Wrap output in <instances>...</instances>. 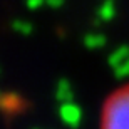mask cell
Wrapping results in <instances>:
<instances>
[{
	"instance_id": "1",
	"label": "cell",
	"mask_w": 129,
	"mask_h": 129,
	"mask_svg": "<svg viewBox=\"0 0 129 129\" xmlns=\"http://www.w3.org/2000/svg\"><path fill=\"white\" fill-rule=\"evenodd\" d=\"M102 129H129V87L116 92L107 101Z\"/></svg>"
},
{
	"instance_id": "2",
	"label": "cell",
	"mask_w": 129,
	"mask_h": 129,
	"mask_svg": "<svg viewBox=\"0 0 129 129\" xmlns=\"http://www.w3.org/2000/svg\"><path fill=\"white\" fill-rule=\"evenodd\" d=\"M109 64L114 69L117 77L129 76V47H122L119 50H116L109 57Z\"/></svg>"
},
{
	"instance_id": "3",
	"label": "cell",
	"mask_w": 129,
	"mask_h": 129,
	"mask_svg": "<svg viewBox=\"0 0 129 129\" xmlns=\"http://www.w3.org/2000/svg\"><path fill=\"white\" fill-rule=\"evenodd\" d=\"M60 116H62V121L66 124L77 126L79 121H81V109H79L72 101L62 102V106H60Z\"/></svg>"
},
{
	"instance_id": "4",
	"label": "cell",
	"mask_w": 129,
	"mask_h": 129,
	"mask_svg": "<svg viewBox=\"0 0 129 129\" xmlns=\"http://www.w3.org/2000/svg\"><path fill=\"white\" fill-rule=\"evenodd\" d=\"M57 99L60 102H69L72 101V86L67 81H60L57 84Z\"/></svg>"
},
{
	"instance_id": "5",
	"label": "cell",
	"mask_w": 129,
	"mask_h": 129,
	"mask_svg": "<svg viewBox=\"0 0 129 129\" xmlns=\"http://www.w3.org/2000/svg\"><path fill=\"white\" fill-rule=\"evenodd\" d=\"M99 17L102 20H111L114 17V4H112V0H106L99 7Z\"/></svg>"
},
{
	"instance_id": "6",
	"label": "cell",
	"mask_w": 129,
	"mask_h": 129,
	"mask_svg": "<svg viewBox=\"0 0 129 129\" xmlns=\"http://www.w3.org/2000/svg\"><path fill=\"white\" fill-rule=\"evenodd\" d=\"M86 45L91 49H97L104 45V37L102 35H87L86 37Z\"/></svg>"
},
{
	"instance_id": "7",
	"label": "cell",
	"mask_w": 129,
	"mask_h": 129,
	"mask_svg": "<svg viewBox=\"0 0 129 129\" xmlns=\"http://www.w3.org/2000/svg\"><path fill=\"white\" fill-rule=\"evenodd\" d=\"M14 27L17 30H20V32H24V34H29L30 32V25L27 24V22H15Z\"/></svg>"
},
{
	"instance_id": "8",
	"label": "cell",
	"mask_w": 129,
	"mask_h": 129,
	"mask_svg": "<svg viewBox=\"0 0 129 129\" xmlns=\"http://www.w3.org/2000/svg\"><path fill=\"white\" fill-rule=\"evenodd\" d=\"M44 4H45V0H27V5H29L30 9H39Z\"/></svg>"
},
{
	"instance_id": "9",
	"label": "cell",
	"mask_w": 129,
	"mask_h": 129,
	"mask_svg": "<svg viewBox=\"0 0 129 129\" xmlns=\"http://www.w3.org/2000/svg\"><path fill=\"white\" fill-rule=\"evenodd\" d=\"M45 4H47V5H50V7H54V9H55V7H59V5L62 4V0H45Z\"/></svg>"
}]
</instances>
